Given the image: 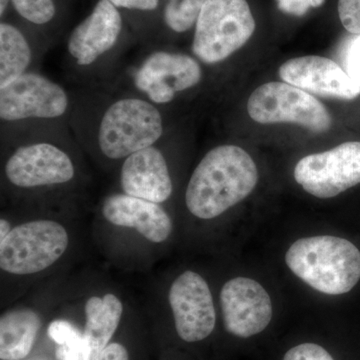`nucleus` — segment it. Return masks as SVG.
Masks as SVG:
<instances>
[{"mask_svg":"<svg viewBox=\"0 0 360 360\" xmlns=\"http://www.w3.org/2000/svg\"><path fill=\"white\" fill-rule=\"evenodd\" d=\"M257 181V165L245 149L217 146L206 153L189 179L187 210L198 219H215L245 200Z\"/></svg>","mask_w":360,"mask_h":360,"instance_id":"f257e3e1","label":"nucleus"},{"mask_svg":"<svg viewBox=\"0 0 360 360\" xmlns=\"http://www.w3.org/2000/svg\"><path fill=\"white\" fill-rule=\"evenodd\" d=\"M293 274L329 295L349 292L360 279V251L345 238L330 236L298 239L285 255Z\"/></svg>","mask_w":360,"mask_h":360,"instance_id":"f03ea898","label":"nucleus"},{"mask_svg":"<svg viewBox=\"0 0 360 360\" xmlns=\"http://www.w3.org/2000/svg\"><path fill=\"white\" fill-rule=\"evenodd\" d=\"M165 134L160 108L146 97L122 96L111 101L99 116L97 148L104 158L124 160L127 156L155 146Z\"/></svg>","mask_w":360,"mask_h":360,"instance_id":"7ed1b4c3","label":"nucleus"},{"mask_svg":"<svg viewBox=\"0 0 360 360\" xmlns=\"http://www.w3.org/2000/svg\"><path fill=\"white\" fill-rule=\"evenodd\" d=\"M255 30L246 0H206L196 21L193 53L207 65L219 63L241 49Z\"/></svg>","mask_w":360,"mask_h":360,"instance_id":"20e7f679","label":"nucleus"},{"mask_svg":"<svg viewBox=\"0 0 360 360\" xmlns=\"http://www.w3.org/2000/svg\"><path fill=\"white\" fill-rule=\"evenodd\" d=\"M70 245L65 227L51 219H37L13 227L0 241V269L14 276H30L52 266Z\"/></svg>","mask_w":360,"mask_h":360,"instance_id":"39448f33","label":"nucleus"},{"mask_svg":"<svg viewBox=\"0 0 360 360\" xmlns=\"http://www.w3.org/2000/svg\"><path fill=\"white\" fill-rule=\"evenodd\" d=\"M248 115L255 122H291L314 132L330 129V115L321 101L304 90L286 82H269L253 91L248 103Z\"/></svg>","mask_w":360,"mask_h":360,"instance_id":"423d86ee","label":"nucleus"},{"mask_svg":"<svg viewBox=\"0 0 360 360\" xmlns=\"http://www.w3.org/2000/svg\"><path fill=\"white\" fill-rule=\"evenodd\" d=\"M70 104V96L61 85L35 71L0 89L2 122L58 120L68 112Z\"/></svg>","mask_w":360,"mask_h":360,"instance_id":"0eeeda50","label":"nucleus"},{"mask_svg":"<svg viewBox=\"0 0 360 360\" xmlns=\"http://www.w3.org/2000/svg\"><path fill=\"white\" fill-rule=\"evenodd\" d=\"M295 179L307 193L323 200L360 184V141L305 156L296 165Z\"/></svg>","mask_w":360,"mask_h":360,"instance_id":"6e6552de","label":"nucleus"},{"mask_svg":"<svg viewBox=\"0 0 360 360\" xmlns=\"http://www.w3.org/2000/svg\"><path fill=\"white\" fill-rule=\"evenodd\" d=\"M75 172L70 153L59 144L46 141L18 146L4 165L9 184L22 189L68 184L75 179Z\"/></svg>","mask_w":360,"mask_h":360,"instance_id":"1a4fd4ad","label":"nucleus"},{"mask_svg":"<svg viewBox=\"0 0 360 360\" xmlns=\"http://www.w3.org/2000/svg\"><path fill=\"white\" fill-rule=\"evenodd\" d=\"M200 63L186 54L155 51L142 61L134 73L135 89L155 105L174 101L179 92L200 84Z\"/></svg>","mask_w":360,"mask_h":360,"instance_id":"9d476101","label":"nucleus"},{"mask_svg":"<svg viewBox=\"0 0 360 360\" xmlns=\"http://www.w3.org/2000/svg\"><path fill=\"white\" fill-rule=\"evenodd\" d=\"M177 335L186 342H198L212 335L217 322L212 291L196 272H184L168 293Z\"/></svg>","mask_w":360,"mask_h":360,"instance_id":"9b49d317","label":"nucleus"},{"mask_svg":"<svg viewBox=\"0 0 360 360\" xmlns=\"http://www.w3.org/2000/svg\"><path fill=\"white\" fill-rule=\"evenodd\" d=\"M225 329L232 335L248 338L262 333L272 319V303L262 284L248 277H236L220 291Z\"/></svg>","mask_w":360,"mask_h":360,"instance_id":"f8f14e48","label":"nucleus"},{"mask_svg":"<svg viewBox=\"0 0 360 360\" xmlns=\"http://www.w3.org/2000/svg\"><path fill=\"white\" fill-rule=\"evenodd\" d=\"M123 20L117 7L99 0L91 13L70 33L68 51L75 65L89 68L110 53L122 34Z\"/></svg>","mask_w":360,"mask_h":360,"instance_id":"ddd939ff","label":"nucleus"},{"mask_svg":"<svg viewBox=\"0 0 360 360\" xmlns=\"http://www.w3.org/2000/svg\"><path fill=\"white\" fill-rule=\"evenodd\" d=\"M279 77L286 84L319 96L354 99L360 87L331 59L309 56L292 58L279 68Z\"/></svg>","mask_w":360,"mask_h":360,"instance_id":"4468645a","label":"nucleus"},{"mask_svg":"<svg viewBox=\"0 0 360 360\" xmlns=\"http://www.w3.org/2000/svg\"><path fill=\"white\" fill-rule=\"evenodd\" d=\"M156 144L123 160L120 184L123 193L160 205L172 196L174 184L167 158Z\"/></svg>","mask_w":360,"mask_h":360,"instance_id":"2eb2a0df","label":"nucleus"},{"mask_svg":"<svg viewBox=\"0 0 360 360\" xmlns=\"http://www.w3.org/2000/svg\"><path fill=\"white\" fill-rule=\"evenodd\" d=\"M104 219L115 226L134 229L150 243H165L172 232V221L158 203L116 193L103 201Z\"/></svg>","mask_w":360,"mask_h":360,"instance_id":"dca6fc26","label":"nucleus"},{"mask_svg":"<svg viewBox=\"0 0 360 360\" xmlns=\"http://www.w3.org/2000/svg\"><path fill=\"white\" fill-rule=\"evenodd\" d=\"M84 360H96L110 345L123 314V304L117 296L106 293L92 296L84 307Z\"/></svg>","mask_w":360,"mask_h":360,"instance_id":"f3484780","label":"nucleus"},{"mask_svg":"<svg viewBox=\"0 0 360 360\" xmlns=\"http://www.w3.org/2000/svg\"><path fill=\"white\" fill-rule=\"evenodd\" d=\"M41 328L35 310L18 309L4 312L0 319V359L22 360L32 352Z\"/></svg>","mask_w":360,"mask_h":360,"instance_id":"a211bd4d","label":"nucleus"},{"mask_svg":"<svg viewBox=\"0 0 360 360\" xmlns=\"http://www.w3.org/2000/svg\"><path fill=\"white\" fill-rule=\"evenodd\" d=\"M32 46L20 30L11 23L0 25V89L30 72Z\"/></svg>","mask_w":360,"mask_h":360,"instance_id":"6ab92c4d","label":"nucleus"},{"mask_svg":"<svg viewBox=\"0 0 360 360\" xmlns=\"http://www.w3.org/2000/svg\"><path fill=\"white\" fill-rule=\"evenodd\" d=\"M206 0H168L163 18L170 30L186 32L198 21Z\"/></svg>","mask_w":360,"mask_h":360,"instance_id":"aec40b11","label":"nucleus"},{"mask_svg":"<svg viewBox=\"0 0 360 360\" xmlns=\"http://www.w3.org/2000/svg\"><path fill=\"white\" fill-rule=\"evenodd\" d=\"M11 4L21 18L33 25H46L56 16L53 0H11Z\"/></svg>","mask_w":360,"mask_h":360,"instance_id":"412c9836","label":"nucleus"},{"mask_svg":"<svg viewBox=\"0 0 360 360\" xmlns=\"http://www.w3.org/2000/svg\"><path fill=\"white\" fill-rule=\"evenodd\" d=\"M49 338L58 345L84 340V333L71 322L58 319L52 321L47 329Z\"/></svg>","mask_w":360,"mask_h":360,"instance_id":"4be33fe9","label":"nucleus"},{"mask_svg":"<svg viewBox=\"0 0 360 360\" xmlns=\"http://www.w3.org/2000/svg\"><path fill=\"white\" fill-rule=\"evenodd\" d=\"M338 15L347 32L360 34V0H340Z\"/></svg>","mask_w":360,"mask_h":360,"instance_id":"5701e85b","label":"nucleus"},{"mask_svg":"<svg viewBox=\"0 0 360 360\" xmlns=\"http://www.w3.org/2000/svg\"><path fill=\"white\" fill-rule=\"evenodd\" d=\"M283 360H335L328 350L314 343H303L292 347L284 355Z\"/></svg>","mask_w":360,"mask_h":360,"instance_id":"b1692460","label":"nucleus"},{"mask_svg":"<svg viewBox=\"0 0 360 360\" xmlns=\"http://www.w3.org/2000/svg\"><path fill=\"white\" fill-rule=\"evenodd\" d=\"M347 73L360 87V35L350 42L347 51Z\"/></svg>","mask_w":360,"mask_h":360,"instance_id":"393cba45","label":"nucleus"},{"mask_svg":"<svg viewBox=\"0 0 360 360\" xmlns=\"http://www.w3.org/2000/svg\"><path fill=\"white\" fill-rule=\"evenodd\" d=\"M56 355L58 360H84V340L58 345Z\"/></svg>","mask_w":360,"mask_h":360,"instance_id":"a878e982","label":"nucleus"},{"mask_svg":"<svg viewBox=\"0 0 360 360\" xmlns=\"http://www.w3.org/2000/svg\"><path fill=\"white\" fill-rule=\"evenodd\" d=\"M117 8L153 11L158 8V0H108Z\"/></svg>","mask_w":360,"mask_h":360,"instance_id":"bb28decb","label":"nucleus"},{"mask_svg":"<svg viewBox=\"0 0 360 360\" xmlns=\"http://www.w3.org/2000/svg\"><path fill=\"white\" fill-rule=\"evenodd\" d=\"M276 2L281 11L296 16L304 15L311 7L309 0H276Z\"/></svg>","mask_w":360,"mask_h":360,"instance_id":"cd10ccee","label":"nucleus"},{"mask_svg":"<svg viewBox=\"0 0 360 360\" xmlns=\"http://www.w3.org/2000/svg\"><path fill=\"white\" fill-rule=\"evenodd\" d=\"M96 360H129V352L122 345L117 342L110 343Z\"/></svg>","mask_w":360,"mask_h":360,"instance_id":"c85d7f7f","label":"nucleus"},{"mask_svg":"<svg viewBox=\"0 0 360 360\" xmlns=\"http://www.w3.org/2000/svg\"><path fill=\"white\" fill-rule=\"evenodd\" d=\"M11 231H13V229H11V222L2 217L0 219V241L4 240Z\"/></svg>","mask_w":360,"mask_h":360,"instance_id":"c756f323","label":"nucleus"},{"mask_svg":"<svg viewBox=\"0 0 360 360\" xmlns=\"http://www.w3.org/2000/svg\"><path fill=\"white\" fill-rule=\"evenodd\" d=\"M11 0H0V15L4 16Z\"/></svg>","mask_w":360,"mask_h":360,"instance_id":"7c9ffc66","label":"nucleus"},{"mask_svg":"<svg viewBox=\"0 0 360 360\" xmlns=\"http://www.w3.org/2000/svg\"><path fill=\"white\" fill-rule=\"evenodd\" d=\"M310 2V6L311 7H319L322 6V4H323L324 0H309Z\"/></svg>","mask_w":360,"mask_h":360,"instance_id":"2f4dec72","label":"nucleus"}]
</instances>
